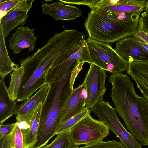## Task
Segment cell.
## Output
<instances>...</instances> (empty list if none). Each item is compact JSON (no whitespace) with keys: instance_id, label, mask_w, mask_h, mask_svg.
I'll return each instance as SVG.
<instances>
[{"instance_id":"cell-1","label":"cell","mask_w":148,"mask_h":148,"mask_svg":"<svg viewBox=\"0 0 148 148\" xmlns=\"http://www.w3.org/2000/svg\"><path fill=\"white\" fill-rule=\"evenodd\" d=\"M80 72L76 68L65 70L55 69L49 70L46 75V82L50 84V88L43 104L34 148H41L46 145L55 135L62 114Z\"/></svg>"},{"instance_id":"cell-2","label":"cell","mask_w":148,"mask_h":148,"mask_svg":"<svg viewBox=\"0 0 148 148\" xmlns=\"http://www.w3.org/2000/svg\"><path fill=\"white\" fill-rule=\"evenodd\" d=\"M110 97L115 109L129 132L142 145L148 146V101L136 92L130 77L122 73L111 74Z\"/></svg>"},{"instance_id":"cell-3","label":"cell","mask_w":148,"mask_h":148,"mask_svg":"<svg viewBox=\"0 0 148 148\" xmlns=\"http://www.w3.org/2000/svg\"><path fill=\"white\" fill-rule=\"evenodd\" d=\"M141 12L126 14L91 10L84 24L89 38L113 43L132 36L139 30Z\"/></svg>"},{"instance_id":"cell-4","label":"cell","mask_w":148,"mask_h":148,"mask_svg":"<svg viewBox=\"0 0 148 148\" xmlns=\"http://www.w3.org/2000/svg\"><path fill=\"white\" fill-rule=\"evenodd\" d=\"M91 64L112 74L122 73L129 68V62L121 56L109 43L88 38L86 40Z\"/></svg>"},{"instance_id":"cell-5","label":"cell","mask_w":148,"mask_h":148,"mask_svg":"<svg viewBox=\"0 0 148 148\" xmlns=\"http://www.w3.org/2000/svg\"><path fill=\"white\" fill-rule=\"evenodd\" d=\"M71 141L74 145H88L102 141L109 134L106 125L93 119L90 114L81 119L69 130Z\"/></svg>"},{"instance_id":"cell-6","label":"cell","mask_w":148,"mask_h":148,"mask_svg":"<svg viewBox=\"0 0 148 148\" xmlns=\"http://www.w3.org/2000/svg\"><path fill=\"white\" fill-rule=\"evenodd\" d=\"M106 71L90 64L83 82L86 95V108L91 110L98 102L103 100L106 90Z\"/></svg>"},{"instance_id":"cell-7","label":"cell","mask_w":148,"mask_h":148,"mask_svg":"<svg viewBox=\"0 0 148 148\" xmlns=\"http://www.w3.org/2000/svg\"><path fill=\"white\" fill-rule=\"evenodd\" d=\"M34 1V0H21L0 18V24L5 38L8 37L10 33L15 27L26 24V20L29 17L28 12L32 7Z\"/></svg>"},{"instance_id":"cell-8","label":"cell","mask_w":148,"mask_h":148,"mask_svg":"<svg viewBox=\"0 0 148 148\" xmlns=\"http://www.w3.org/2000/svg\"><path fill=\"white\" fill-rule=\"evenodd\" d=\"M43 104H39L32 112L16 119L23 134L24 148H34L36 141Z\"/></svg>"},{"instance_id":"cell-9","label":"cell","mask_w":148,"mask_h":148,"mask_svg":"<svg viewBox=\"0 0 148 148\" xmlns=\"http://www.w3.org/2000/svg\"><path fill=\"white\" fill-rule=\"evenodd\" d=\"M115 50L129 62L136 61L148 63V52L134 35L116 42Z\"/></svg>"},{"instance_id":"cell-10","label":"cell","mask_w":148,"mask_h":148,"mask_svg":"<svg viewBox=\"0 0 148 148\" xmlns=\"http://www.w3.org/2000/svg\"><path fill=\"white\" fill-rule=\"evenodd\" d=\"M102 121L120 139L125 148H142L140 142L137 141L124 127L115 110L109 111L102 118Z\"/></svg>"},{"instance_id":"cell-11","label":"cell","mask_w":148,"mask_h":148,"mask_svg":"<svg viewBox=\"0 0 148 148\" xmlns=\"http://www.w3.org/2000/svg\"><path fill=\"white\" fill-rule=\"evenodd\" d=\"M86 95L83 83L74 89L62 112L60 124L64 123L78 115L86 108Z\"/></svg>"},{"instance_id":"cell-12","label":"cell","mask_w":148,"mask_h":148,"mask_svg":"<svg viewBox=\"0 0 148 148\" xmlns=\"http://www.w3.org/2000/svg\"><path fill=\"white\" fill-rule=\"evenodd\" d=\"M34 30L24 26L18 27L9 40V47L14 54H18L22 49L26 48L29 51H33L38 40V37L34 36Z\"/></svg>"},{"instance_id":"cell-13","label":"cell","mask_w":148,"mask_h":148,"mask_svg":"<svg viewBox=\"0 0 148 148\" xmlns=\"http://www.w3.org/2000/svg\"><path fill=\"white\" fill-rule=\"evenodd\" d=\"M41 7L44 14L51 15L56 21L72 20L80 17L82 14L81 10L76 6L65 5L60 0L51 4L42 2Z\"/></svg>"},{"instance_id":"cell-14","label":"cell","mask_w":148,"mask_h":148,"mask_svg":"<svg viewBox=\"0 0 148 148\" xmlns=\"http://www.w3.org/2000/svg\"><path fill=\"white\" fill-rule=\"evenodd\" d=\"M129 62L127 73L135 82L137 87L148 101V63L136 61Z\"/></svg>"},{"instance_id":"cell-15","label":"cell","mask_w":148,"mask_h":148,"mask_svg":"<svg viewBox=\"0 0 148 148\" xmlns=\"http://www.w3.org/2000/svg\"><path fill=\"white\" fill-rule=\"evenodd\" d=\"M50 88V84L46 82L33 96L24 101L21 104L17 105L15 110L16 119L27 114L39 104H43L46 99Z\"/></svg>"},{"instance_id":"cell-16","label":"cell","mask_w":148,"mask_h":148,"mask_svg":"<svg viewBox=\"0 0 148 148\" xmlns=\"http://www.w3.org/2000/svg\"><path fill=\"white\" fill-rule=\"evenodd\" d=\"M17 101L10 97L4 79L0 80V126L15 114Z\"/></svg>"},{"instance_id":"cell-17","label":"cell","mask_w":148,"mask_h":148,"mask_svg":"<svg viewBox=\"0 0 148 148\" xmlns=\"http://www.w3.org/2000/svg\"><path fill=\"white\" fill-rule=\"evenodd\" d=\"M146 4L145 0H119L116 5L96 8L91 10H96L107 12L131 14L144 11Z\"/></svg>"},{"instance_id":"cell-18","label":"cell","mask_w":148,"mask_h":148,"mask_svg":"<svg viewBox=\"0 0 148 148\" xmlns=\"http://www.w3.org/2000/svg\"><path fill=\"white\" fill-rule=\"evenodd\" d=\"M3 32L0 24V75L1 79H4L9 73L18 68L19 66L12 62L9 56Z\"/></svg>"},{"instance_id":"cell-19","label":"cell","mask_w":148,"mask_h":148,"mask_svg":"<svg viewBox=\"0 0 148 148\" xmlns=\"http://www.w3.org/2000/svg\"><path fill=\"white\" fill-rule=\"evenodd\" d=\"M24 73V69L21 66L11 74L10 86L8 89L9 96L14 101L17 100Z\"/></svg>"},{"instance_id":"cell-20","label":"cell","mask_w":148,"mask_h":148,"mask_svg":"<svg viewBox=\"0 0 148 148\" xmlns=\"http://www.w3.org/2000/svg\"><path fill=\"white\" fill-rule=\"evenodd\" d=\"M73 145L70 139L69 130L57 135L51 143L41 148H71Z\"/></svg>"},{"instance_id":"cell-21","label":"cell","mask_w":148,"mask_h":148,"mask_svg":"<svg viewBox=\"0 0 148 148\" xmlns=\"http://www.w3.org/2000/svg\"><path fill=\"white\" fill-rule=\"evenodd\" d=\"M91 112L90 110L86 108L83 111L78 115L73 117L64 123L59 124L57 127L55 135L69 130L81 119L90 114Z\"/></svg>"},{"instance_id":"cell-22","label":"cell","mask_w":148,"mask_h":148,"mask_svg":"<svg viewBox=\"0 0 148 148\" xmlns=\"http://www.w3.org/2000/svg\"><path fill=\"white\" fill-rule=\"evenodd\" d=\"M79 148H125L122 143L115 140L101 141L88 145H85Z\"/></svg>"},{"instance_id":"cell-23","label":"cell","mask_w":148,"mask_h":148,"mask_svg":"<svg viewBox=\"0 0 148 148\" xmlns=\"http://www.w3.org/2000/svg\"><path fill=\"white\" fill-rule=\"evenodd\" d=\"M16 123V125L12 133L13 147L24 148L22 132L18 123L17 122Z\"/></svg>"},{"instance_id":"cell-24","label":"cell","mask_w":148,"mask_h":148,"mask_svg":"<svg viewBox=\"0 0 148 148\" xmlns=\"http://www.w3.org/2000/svg\"><path fill=\"white\" fill-rule=\"evenodd\" d=\"M21 0H0V18L16 5Z\"/></svg>"},{"instance_id":"cell-25","label":"cell","mask_w":148,"mask_h":148,"mask_svg":"<svg viewBox=\"0 0 148 148\" xmlns=\"http://www.w3.org/2000/svg\"><path fill=\"white\" fill-rule=\"evenodd\" d=\"M146 3L144 12L140 16L139 30H143L148 36V3Z\"/></svg>"},{"instance_id":"cell-26","label":"cell","mask_w":148,"mask_h":148,"mask_svg":"<svg viewBox=\"0 0 148 148\" xmlns=\"http://www.w3.org/2000/svg\"><path fill=\"white\" fill-rule=\"evenodd\" d=\"M12 133L0 136V148H13Z\"/></svg>"},{"instance_id":"cell-27","label":"cell","mask_w":148,"mask_h":148,"mask_svg":"<svg viewBox=\"0 0 148 148\" xmlns=\"http://www.w3.org/2000/svg\"><path fill=\"white\" fill-rule=\"evenodd\" d=\"M16 123H12L2 125L0 126V136L8 135L11 134L13 131Z\"/></svg>"},{"instance_id":"cell-28","label":"cell","mask_w":148,"mask_h":148,"mask_svg":"<svg viewBox=\"0 0 148 148\" xmlns=\"http://www.w3.org/2000/svg\"><path fill=\"white\" fill-rule=\"evenodd\" d=\"M92 0H60L63 3L72 5H84L88 7Z\"/></svg>"},{"instance_id":"cell-29","label":"cell","mask_w":148,"mask_h":148,"mask_svg":"<svg viewBox=\"0 0 148 148\" xmlns=\"http://www.w3.org/2000/svg\"><path fill=\"white\" fill-rule=\"evenodd\" d=\"M78 66V67H79V68H80L81 69V70H82V68L81 67V66ZM76 67H77V66H76ZM57 69H58V68H57ZM62 70H63V69H62Z\"/></svg>"},{"instance_id":"cell-30","label":"cell","mask_w":148,"mask_h":148,"mask_svg":"<svg viewBox=\"0 0 148 148\" xmlns=\"http://www.w3.org/2000/svg\"><path fill=\"white\" fill-rule=\"evenodd\" d=\"M71 148H77L73 146V147H72Z\"/></svg>"},{"instance_id":"cell-31","label":"cell","mask_w":148,"mask_h":148,"mask_svg":"<svg viewBox=\"0 0 148 148\" xmlns=\"http://www.w3.org/2000/svg\"><path fill=\"white\" fill-rule=\"evenodd\" d=\"M145 0L146 2L148 3V0Z\"/></svg>"},{"instance_id":"cell-32","label":"cell","mask_w":148,"mask_h":148,"mask_svg":"<svg viewBox=\"0 0 148 148\" xmlns=\"http://www.w3.org/2000/svg\"><path fill=\"white\" fill-rule=\"evenodd\" d=\"M13 148H14L13 147Z\"/></svg>"}]
</instances>
